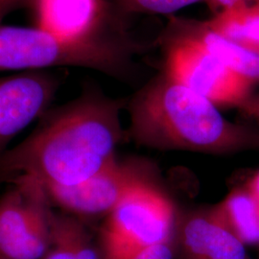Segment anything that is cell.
<instances>
[{
	"mask_svg": "<svg viewBox=\"0 0 259 259\" xmlns=\"http://www.w3.org/2000/svg\"><path fill=\"white\" fill-rule=\"evenodd\" d=\"M125 259H175L173 239L147 246Z\"/></svg>",
	"mask_w": 259,
	"mask_h": 259,
	"instance_id": "9a60e30c",
	"label": "cell"
},
{
	"mask_svg": "<svg viewBox=\"0 0 259 259\" xmlns=\"http://www.w3.org/2000/svg\"><path fill=\"white\" fill-rule=\"evenodd\" d=\"M250 0H208L213 7H221L223 10L229 8L238 3H247Z\"/></svg>",
	"mask_w": 259,
	"mask_h": 259,
	"instance_id": "44dd1931",
	"label": "cell"
},
{
	"mask_svg": "<svg viewBox=\"0 0 259 259\" xmlns=\"http://www.w3.org/2000/svg\"><path fill=\"white\" fill-rule=\"evenodd\" d=\"M0 197V257L42 259L51 246L53 205L34 179L9 184Z\"/></svg>",
	"mask_w": 259,
	"mask_h": 259,
	"instance_id": "5b68a950",
	"label": "cell"
},
{
	"mask_svg": "<svg viewBox=\"0 0 259 259\" xmlns=\"http://www.w3.org/2000/svg\"><path fill=\"white\" fill-rule=\"evenodd\" d=\"M52 238L60 241L75 259H102L83 222L69 213L53 212Z\"/></svg>",
	"mask_w": 259,
	"mask_h": 259,
	"instance_id": "5bb4252c",
	"label": "cell"
},
{
	"mask_svg": "<svg viewBox=\"0 0 259 259\" xmlns=\"http://www.w3.org/2000/svg\"><path fill=\"white\" fill-rule=\"evenodd\" d=\"M42 259H75L70 251L60 242L51 237V246Z\"/></svg>",
	"mask_w": 259,
	"mask_h": 259,
	"instance_id": "ac0fdd59",
	"label": "cell"
},
{
	"mask_svg": "<svg viewBox=\"0 0 259 259\" xmlns=\"http://www.w3.org/2000/svg\"><path fill=\"white\" fill-rule=\"evenodd\" d=\"M212 208L241 242L259 244V201L245 185L232 189Z\"/></svg>",
	"mask_w": 259,
	"mask_h": 259,
	"instance_id": "8fae6325",
	"label": "cell"
},
{
	"mask_svg": "<svg viewBox=\"0 0 259 259\" xmlns=\"http://www.w3.org/2000/svg\"><path fill=\"white\" fill-rule=\"evenodd\" d=\"M61 84V77L48 70L0 77V157L19 133L52 107Z\"/></svg>",
	"mask_w": 259,
	"mask_h": 259,
	"instance_id": "ba28073f",
	"label": "cell"
},
{
	"mask_svg": "<svg viewBox=\"0 0 259 259\" xmlns=\"http://www.w3.org/2000/svg\"><path fill=\"white\" fill-rule=\"evenodd\" d=\"M200 0H136L143 9L157 14H169L187 7Z\"/></svg>",
	"mask_w": 259,
	"mask_h": 259,
	"instance_id": "2e32d148",
	"label": "cell"
},
{
	"mask_svg": "<svg viewBox=\"0 0 259 259\" xmlns=\"http://www.w3.org/2000/svg\"><path fill=\"white\" fill-rule=\"evenodd\" d=\"M255 121H256V123H257V124H258V127H259V118H258V119H256V120H255Z\"/></svg>",
	"mask_w": 259,
	"mask_h": 259,
	"instance_id": "7402d4cb",
	"label": "cell"
},
{
	"mask_svg": "<svg viewBox=\"0 0 259 259\" xmlns=\"http://www.w3.org/2000/svg\"><path fill=\"white\" fill-rule=\"evenodd\" d=\"M131 163L113 160L83 183L71 186L44 185L53 206L79 216L109 215L125 196L148 181Z\"/></svg>",
	"mask_w": 259,
	"mask_h": 259,
	"instance_id": "52a82bcc",
	"label": "cell"
},
{
	"mask_svg": "<svg viewBox=\"0 0 259 259\" xmlns=\"http://www.w3.org/2000/svg\"><path fill=\"white\" fill-rule=\"evenodd\" d=\"M245 186L259 201V171L255 172L252 176L250 177V179L247 181Z\"/></svg>",
	"mask_w": 259,
	"mask_h": 259,
	"instance_id": "ffe728a7",
	"label": "cell"
},
{
	"mask_svg": "<svg viewBox=\"0 0 259 259\" xmlns=\"http://www.w3.org/2000/svg\"><path fill=\"white\" fill-rule=\"evenodd\" d=\"M172 201L150 181L133 188L106 219L100 232L102 259H125L147 246L173 239Z\"/></svg>",
	"mask_w": 259,
	"mask_h": 259,
	"instance_id": "277c9868",
	"label": "cell"
},
{
	"mask_svg": "<svg viewBox=\"0 0 259 259\" xmlns=\"http://www.w3.org/2000/svg\"><path fill=\"white\" fill-rule=\"evenodd\" d=\"M0 259H3V258H1V257H0Z\"/></svg>",
	"mask_w": 259,
	"mask_h": 259,
	"instance_id": "603a6c76",
	"label": "cell"
},
{
	"mask_svg": "<svg viewBox=\"0 0 259 259\" xmlns=\"http://www.w3.org/2000/svg\"><path fill=\"white\" fill-rule=\"evenodd\" d=\"M249 116L252 117L254 120L259 118V94L250 98V101L242 109Z\"/></svg>",
	"mask_w": 259,
	"mask_h": 259,
	"instance_id": "d6986e66",
	"label": "cell"
},
{
	"mask_svg": "<svg viewBox=\"0 0 259 259\" xmlns=\"http://www.w3.org/2000/svg\"><path fill=\"white\" fill-rule=\"evenodd\" d=\"M37 27L70 40L104 37V0H35L32 6Z\"/></svg>",
	"mask_w": 259,
	"mask_h": 259,
	"instance_id": "30bf717a",
	"label": "cell"
},
{
	"mask_svg": "<svg viewBox=\"0 0 259 259\" xmlns=\"http://www.w3.org/2000/svg\"><path fill=\"white\" fill-rule=\"evenodd\" d=\"M124 106L92 88L51 107L26 139L0 157V183L29 178L44 185L71 186L90 179L116 157L124 139Z\"/></svg>",
	"mask_w": 259,
	"mask_h": 259,
	"instance_id": "6da1fadb",
	"label": "cell"
},
{
	"mask_svg": "<svg viewBox=\"0 0 259 259\" xmlns=\"http://www.w3.org/2000/svg\"><path fill=\"white\" fill-rule=\"evenodd\" d=\"M227 66L252 83L259 82V52L232 42L206 27L196 35Z\"/></svg>",
	"mask_w": 259,
	"mask_h": 259,
	"instance_id": "4fadbf2b",
	"label": "cell"
},
{
	"mask_svg": "<svg viewBox=\"0 0 259 259\" xmlns=\"http://www.w3.org/2000/svg\"><path fill=\"white\" fill-rule=\"evenodd\" d=\"M35 0H0V25L12 12L16 10L30 7L32 8Z\"/></svg>",
	"mask_w": 259,
	"mask_h": 259,
	"instance_id": "e0dca14e",
	"label": "cell"
},
{
	"mask_svg": "<svg viewBox=\"0 0 259 259\" xmlns=\"http://www.w3.org/2000/svg\"><path fill=\"white\" fill-rule=\"evenodd\" d=\"M164 74L217 107L243 109L252 97L254 83L225 65L197 36L180 38L170 47Z\"/></svg>",
	"mask_w": 259,
	"mask_h": 259,
	"instance_id": "8992f818",
	"label": "cell"
},
{
	"mask_svg": "<svg viewBox=\"0 0 259 259\" xmlns=\"http://www.w3.org/2000/svg\"><path fill=\"white\" fill-rule=\"evenodd\" d=\"M173 245L178 259H249L246 245L224 225L213 208L177 215Z\"/></svg>",
	"mask_w": 259,
	"mask_h": 259,
	"instance_id": "9c48e42d",
	"label": "cell"
},
{
	"mask_svg": "<svg viewBox=\"0 0 259 259\" xmlns=\"http://www.w3.org/2000/svg\"><path fill=\"white\" fill-rule=\"evenodd\" d=\"M129 111L131 139L149 148L210 155L259 150V129L226 119L208 99L165 74L136 94Z\"/></svg>",
	"mask_w": 259,
	"mask_h": 259,
	"instance_id": "7a4b0ae2",
	"label": "cell"
},
{
	"mask_svg": "<svg viewBox=\"0 0 259 259\" xmlns=\"http://www.w3.org/2000/svg\"><path fill=\"white\" fill-rule=\"evenodd\" d=\"M219 36L259 52V4L238 3L222 10L204 24Z\"/></svg>",
	"mask_w": 259,
	"mask_h": 259,
	"instance_id": "7c38bea8",
	"label": "cell"
},
{
	"mask_svg": "<svg viewBox=\"0 0 259 259\" xmlns=\"http://www.w3.org/2000/svg\"><path fill=\"white\" fill-rule=\"evenodd\" d=\"M120 47L106 37L77 41L39 27L0 25V71L47 70L58 66L91 67L119 72Z\"/></svg>",
	"mask_w": 259,
	"mask_h": 259,
	"instance_id": "3957f363",
	"label": "cell"
}]
</instances>
